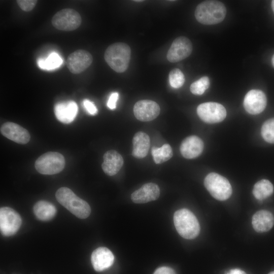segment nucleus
Returning <instances> with one entry per match:
<instances>
[{"mask_svg":"<svg viewBox=\"0 0 274 274\" xmlns=\"http://www.w3.org/2000/svg\"><path fill=\"white\" fill-rule=\"evenodd\" d=\"M170 85L174 88L181 87L185 82V77L182 72L179 68L172 70L168 75Z\"/></svg>","mask_w":274,"mask_h":274,"instance_id":"nucleus-28","label":"nucleus"},{"mask_svg":"<svg viewBox=\"0 0 274 274\" xmlns=\"http://www.w3.org/2000/svg\"><path fill=\"white\" fill-rule=\"evenodd\" d=\"M197 113L203 121L208 123L220 122L226 116V111L224 107L215 102L200 104L197 107Z\"/></svg>","mask_w":274,"mask_h":274,"instance_id":"nucleus-9","label":"nucleus"},{"mask_svg":"<svg viewBox=\"0 0 274 274\" xmlns=\"http://www.w3.org/2000/svg\"><path fill=\"white\" fill-rule=\"evenodd\" d=\"M16 2L19 7L25 12L31 11L37 4L36 0H17Z\"/></svg>","mask_w":274,"mask_h":274,"instance_id":"nucleus-29","label":"nucleus"},{"mask_svg":"<svg viewBox=\"0 0 274 274\" xmlns=\"http://www.w3.org/2000/svg\"><path fill=\"white\" fill-rule=\"evenodd\" d=\"M226 274H247L244 271L238 268L232 269Z\"/></svg>","mask_w":274,"mask_h":274,"instance_id":"nucleus-33","label":"nucleus"},{"mask_svg":"<svg viewBox=\"0 0 274 274\" xmlns=\"http://www.w3.org/2000/svg\"><path fill=\"white\" fill-rule=\"evenodd\" d=\"M33 212L37 218L47 221L51 220L56 213V209L52 203L45 200H40L33 207Z\"/></svg>","mask_w":274,"mask_h":274,"instance_id":"nucleus-22","label":"nucleus"},{"mask_svg":"<svg viewBox=\"0 0 274 274\" xmlns=\"http://www.w3.org/2000/svg\"><path fill=\"white\" fill-rule=\"evenodd\" d=\"M195 17L200 23L213 25L222 22L226 14L223 3L218 1H206L200 3L195 10Z\"/></svg>","mask_w":274,"mask_h":274,"instance_id":"nucleus-2","label":"nucleus"},{"mask_svg":"<svg viewBox=\"0 0 274 274\" xmlns=\"http://www.w3.org/2000/svg\"><path fill=\"white\" fill-rule=\"evenodd\" d=\"M202 140L196 135L185 138L182 142L180 150L182 156L187 159H193L199 156L203 149Z\"/></svg>","mask_w":274,"mask_h":274,"instance_id":"nucleus-17","label":"nucleus"},{"mask_svg":"<svg viewBox=\"0 0 274 274\" xmlns=\"http://www.w3.org/2000/svg\"><path fill=\"white\" fill-rule=\"evenodd\" d=\"M114 260L113 254L106 247L96 249L91 256L92 265L96 271H101L109 268L113 264Z\"/></svg>","mask_w":274,"mask_h":274,"instance_id":"nucleus-16","label":"nucleus"},{"mask_svg":"<svg viewBox=\"0 0 274 274\" xmlns=\"http://www.w3.org/2000/svg\"><path fill=\"white\" fill-rule=\"evenodd\" d=\"M132 155L136 158L141 159L148 154L150 144L149 135L142 131L136 132L132 140Z\"/></svg>","mask_w":274,"mask_h":274,"instance_id":"nucleus-21","label":"nucleus"},{"mask_svg":"<svg viewBox=\"0 0 274 274\" xmlns=\"http://www.w3.org/2000/svg\"><path fill=\"white\" fill-rule=\"evenodd\" d=\"M83 105L87 112L90 115H95L97 113V109L92 101L85 99L83 101Z\"/></svg>","mask_w":274,"mask_h":274,"instance_id":"nucleus-30","label":"nucleus"},{"mask_svg":"<svg viewBox=\"0 0 274 274\" xmlns=\"http://www.w3.org/2000/svg\"><path fill=\"white\" fill-rule=\"evenodd\" d=\"M78 111L77 104L72 100L58 102L54 106V114L56 118L65 124L70 123L74 121Z\"/></svg>","mask_w":274,"mask_h":274,"instance_id":"nucleus-18","label":"nucleus"},{"mask_svg":"<svg viewBox=\"0 0 274 274\" xmlns=\"http://www.w3.org/2000/svg\"><path fill=\"white\" fill-rule=\"evenodd\" d=\"M82 18L79 13L72 9H64L57 12L52 17L51 23L56 29L72 31L81 25Z\"/></svg>","mask_w":274,"mask_h":274,"instance_id":"nucleus-7","label":"nucleus"},{"mask_svg":"<svg viewBox=\"0 0 274 274\" xmlns=\"http://www.w3.org/2000/svg\"><path fill=\"white\" fill-rule=\"evenodd\" d=\"M1 132L8 139L20 144L27 143L30 139L27 130L11 122L4 123L1 127Z\"/></svg>","mask_w":274,"mask_h":274,"instance_id":"nucleus-14","label":"nucleus"},{"mask_svg":"<svg viewBox=\"0 0 274 274\" xmlns=\"http://www.w3.org/2000/svg\"><path fill=\"white\" fill-rule=\"evenodd\" d=\"M261 133L267 142L274 144V118L266 120L262 125Z\"/></svg>","mask_w":274,"mask_h":274,"instance_id":"nucleus-27","label":"nucleus"},{"mask_svg":"<svg viewBox=\"0 0 274 274\" xmlns=\"http://www.w3.org/2000/svg\"><path fill=\"white\" fill-rule=\"evenodd\" d=\"M151 153L155 163H162L172 158L173 155L172 148L169 144H164L161 147H153Z\"/></svg>","mask_w":274,"mask_h":274,"instance_id":"nucleus-25","label":"nucleus"},{"mask_svg":"<svg viewBox=\"0 0 274 274\" xmlns=\"http://www.w3.org/2000/svg\"><path fill=\"white\" fill-rule=\"evenodd\" d=\"M271 61H272V65L274 67V54H273V56L272 57Z\"/></svg>","mask_w":274,"mask_h":274,"instance_id":"nucleus-35","label":"nucleus"},{"mask_svg":"<svg viewBox=\"0 0 274 274\" xmlns=\"http://www.w3.org/2000/svg\"><path fill=\"white\" fill-rule=\"evenodd\" d=\"M153 274H176V273L169 267L162 266L156 269Z\"/></svg>","mask_w":274,"mask_h":274,"instance_id":"nucleus-32","label":"nucleus"},{"mask_svg":"<svg viewBox=\"0 0 274 274\" xmlns=\"http://www.w3.org/2000/svg\"><path fill=\"white\" fill-rule=\"evenodd\" d=\"M273 192V187L271 183L266 179L257 182L254 186L253 194L259 200H263L270 196Z\"/></svg>","mask_w":274,"mask_h":274,"instance_id":"nucleus-23","label":"nucleus"},{"mask_svg":"<svg viewBox=\"0 0 274 274\" xmlns=\"http://www.w3.org/2000/svg\"><path fill=\"white\" fill-rule=\"evenodd\" d=\"M204 185L211 195L217 200H225L231 195L232 188L228 180L217 173L209 174L204 179Z\"/></svg>","mask_w":274,"mask_h":274,"instance_id":"nucleus-5","label":"nucleus"},{"mask_svg":"<svg viewBox=\"0 0 274 274\" xmlns=\"http://www.w3.org/2000/svg\"><path fill=\"white\" fill-rule=\"evenodd\" d=\"M192 51V45L190 40L181 36L173 42L167 53V59L170 62H177L188 57Z\"/></svg>","mask_w":274,"mask_h":274,"instance_id":"nucleus-10","label":"nucleus"},{"mask_svg":"<svg viewBox=\"0 0 274 274\" xmlns=\"http://www.w3.org/2000/svg\"><path fill=\"white\" fill-rule=\"evenodd\" d=\"M266 104L265 94L258 89L250 90L245 95L244 100V107L246 111L252 115L261 113L265 109Z\"/></svg>","mask_w":274,"mask_h":274,"instance_id":"nucleus-13","label":"nucleus"},{"mask_svg":"<svg viewBox=\"0 0 274 274\" xmlns=\"http://www.w3.org/2000/svg\"><path fill=\"white\" fill-rule=\"evenodd\" d=\"M174 222L178 233L186 239H193L199 234L200 225L194 214L190 210L182 209L174 215Z\"/></svg>","mask_w":274,"mask_h":274,"instance_id":"nucleus-4","label":"nucleus"},{"mask_svg":"<svg viewBox=\"0 0 274 274\" xmlns=\"http://www.w3.org/2000/svg\"><path fill=\"white\" fill-rule=\"evenodd\" d=\"M119 98V93L117 92H114L110 95L107 106L111 110H114L116 108V104Z\"/></svg>","mask_w":274,"mask_h":274,"instance_id":"nucleus-31","label":"nucleus"},{"mask_svg":"<svg viewBox=\"0 0 274 274\" xmlns=\"http://www.w3.org/2000/svg\"><path fill=\"white\" fill-rule=\"evenodd\" d=\"M268 274H274V271L269 272Z\"/></svg>","mask_w":274,"mask_h":274,"instance_id":"nucleus-37","label":"nucleus"},{"mask_svg":"<svg viewBox=\"0 0 274 274\" xmlns=\"http://www.w3.org/2000/svg\"><path fill=\"white\" fill-rule=\"evenodd\" d=\"M103 158L102 169L106 175L110 176L117 174L123 165V157L115 150L107 151L104 155Z\"/></svg>","mask_w":274,"mask_h":274,"instance_id":"nucleus-19","label":"nucleus"},{"mask_svg":"<svg viewBox=\"0 0 274 274\" xmlns=\"http://www.w3.org/2000/svg\"><path fill=\"white\" fill-rule=\"evenodd\" d=\"M130 56V47L122 42L111 44L104 54L106 62L112 69L118 73H123L128 68Z\"/></svg>","mask_w":274,"mask_h":274,"instance_id":"nucleus-3","label":"nucleus"},{"mask_svg":"<svg viewBox=\"0 0 274 274\" xmlns=\"http://www.w3.org/2000/svg\"><path fill=\"white\" fill-rule=\"evenodd\" d=\"M63 60L56 52H53L46 58H39L37 63L39 67L44 70L51 71L58 68Z\"/></svg>","mask_w":274,"mask_h":274,"instance_id":"nucleus-24","label":"nucleus"},{"mask_svg":"<svg viewBox=\"0 0 274 274\" xmlns=\"http://www.w3.org/2000/svg\"><path fill=\"white\" fill-rule=\"evenodd\" d=\"M133 113L140 121H152L160 114V109L157 103L151 100L144 99L137 101L133 107Z\"/></svg>","mask_w":274,"mask_h":274,"instance_id":"nucleus-12","label":"nucleus"},{"mask_svg":"<svg viewBox=\"0 0 274 274\" xmlns=\"http://www.w3.org/2000/svg\"><path fill=\"white\" fill-rule=\"evenodd\" d=\"M210 84V79L207 76H203L192 83L190 87V91L194 95H202L207 90Z\"/></svg>","mask_w":274,"mask_h":274,"instance_id":"nucleus-26","label":"nucleus"},{"mask_svg":"<svg viewBox=\"0 0 274 274\" xmlns=\"http://www.w3.org/2000/svg\"><path fill=\"white\" fill-rule=\"evenodd\" d=\"M55 197L59 203L77 217L85 219L90 215L91 208L89 204L77 196L70 188H60L56 191Z\"/></svg>","mask_w":274,"mask_h":274,"instance_id":"nucleus-1","label":"nucleus"},{"mask_svg":"<svg viewBox=\"0 0 274 274\" xmlns=\"http://www.w3.org/2000/svg\"><path fill=\"white\" fill-rule=\"evenodd\" d=\"M271 8L272 9V11L274 13V0L271 1Z\"/></svg>","mask_w":274,"mask_h":274,"instance_id":"nucleus-34","label":"nucleus"},{"mask_svg":"<svg viewBox=\"0 0 274 274\" xmlns=\"http://www.w3.org/2000/svg\"><path fill=\"white\" fill-rule=\"evenodd\" d=\"M64 156L58 152H48L40 156L35 163L37 170L43 175H54L61 172L65 166Z\"/></svg>","mask_w":274,"mask_h":274,"instance_id":"nucleus-6","label":"nucleus"},{"mask_svg":"<svg viewBox=\"0 0 274 274\" xmlns=\"http://www.w3.org/2000/svg\"><path fill=\"white\" fill-rule=\"evenodd\" d=\"M134 1V2H143V1H141V0L138 1V0H136V1Z\"/></svg>","mask_w":274,"mask_h":274,"instance_id":"nucleus-36","label":"nucleus"},{"mask_svg":"<svg viewBox=\"0 0 274 274\" xmlns=\"http://www.w3.org/2000/svg\"><path fill=\"white\" fill-rule=\"evenodd\" d=\"M159 195L158 186L153 183H148L134 191L131 195V199L135 203H144L156 200Z\"/></svg>","mask_w":274,"mask_h":274,"instance_id":"nucleus-15","label":"nucleus"},{"mask_svg":"<svg viewBox=\"0 0 274 274\" xmlns=\"http://www.w3.org/2000/svg\"><path fill=\"white\" fill-rule=\"evenodd\" d=\"M252 224L256 232H266L272 227L274 224V217L268 211H259L253 216Z\"/></svg>","mask_w":274,"mask_h":274,"instance_id":"nucleus-20","label":"nucleus"},{"mask_svg":"<svg viewBox=\"0 0 274 274\" xmlns=\"http://www.w3.org/2000/svg\"><path fill=\"white\" fill-rule=\"evenodd\" d=\"M93 57L87 51L77 50L69 55L66 60L67 67L74 74L85 71L92 63Z\"/></svg>","mask_w":274,"mask_h":274,"instance_id":"nucleus-11","label":"nucleus"},{"mask_svg":"<svg viewBox=\"0 0 274 274\" xmlns=\"http://www.w3.org/2000/svg\"><path fill=\"white\" fill-rule=\"evenodd\" d=\"M22 223L19 214L12 208L3 207L0 209V229L6 236L15 234Z\"/></svg>","mask_w":274,"mask_h":274,"instance_id":"nucleus-8","label":"nucleus"}]
</instances>
